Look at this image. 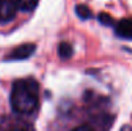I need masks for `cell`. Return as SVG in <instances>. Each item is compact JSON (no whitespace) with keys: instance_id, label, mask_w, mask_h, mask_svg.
Wrapping results in <instances>:
<instances>
[{"instance_id":"obj_1","label":"cell","mask_w":132,"mask_h":131,"mask_svg":"<svg viewBox=\"0 0 132 131\" xmlns=\"http://www.w3.org/2000/svg\"><path fill=\"white\" fill-rule=\"evenodd\" d=\"M40 86L35 79H22L13 84L10 91L12 109L18 114H31L39 107Z\"/></svg>"},{"instance_id":"obj_2","label":"cell","mask_w":132,"mask_h":131,"mask_svg":"<svg viewBox=\"0 0 132 131\" xmlns=\"http://www.w3.org/2000/svg\"><path fill=\"white\" fill-rule=\"evenodd\" d=\"M36 50V45L35 44H23L19 45L17 48H14L8 55H6V60H24L27 58H30Z\"/></svg>"},{"instance_id":"obj_3","label":"cell","mask_w":132,"mask_h":131,"mask_svg":"<svg viewBox=\"0 0 132 131\" xmlns=\"http://www.w3.org/2000/svg\"><path fill=\"white\" fill-rule=\"evenodd\" d=\"M17 8L12 0H0V23H8L15 18Z\"/></svg>"},{"instance_id":"obj_4","label":"cell","mask_w":132,"mask_h":131,"mask_svg":"<svg viewBox=\"0 0 132 131\" xmlns=\"http://www.w3.org/2000/svg\"><path fill=\"white\" fill-rule=\"evenodd\" d=\"M116 35L126 40H132V18H123L116 23Z\"/></svg>"},{"instance_id":"obj_5","label":"cell","mask_w":132,"mask_h":131,"mask_svg":"<svg viewBox=\"0 0 132 131\" xmlns=\"http://www.w3.org/2000/svg\"><path fill=\"white\" fill-rule=\"evenodd\" d=\"M12 3L17 8V10L19 9L23 12H31L37 6L39 0H12Z\"/></svg>"},{"instance_id":"obj_6","label":"cell","mask_w":132,"mask_h":131,"mask_svg":"<svg viewBox=\"0 0 132 131\" xmlns=\"http://www.w3.org/2000/svg\"><path fill=\"white\" fill-rule=\"evenodd\" d=\"M58 54L62 59H69L73 55L72 45H69L68 43H62L58 48Z\"/></svg>"},{"instance_id":"obj_7","label":"cell","mask_w":132,"mask_h":131,"mask_svg":"<svg viewBox=\"0 0 132 131\" xmlns=\"http://www.w3.org/2000/svg\"><path fill=\"white\" fill-rule=\"evenodd\" d=\"M76 14L81 18V19H88L92 17V13L90 10V8H87L86 5L84 4H80L76 6Z\"/></svg>"},{"instance_id":"obj_8","label":"cell","mask_w":132,"mask_h":131,"mask_svg":"<svg viewBox=\"0 0 132 131\" xmlns=\"http://www.w3.org/2000/svg\"><path fill=\"white\" fill-rule=\"evenodd\" d=\"M97 19H99V22L103 23L104 26H113V25H116L113 17L109 16V14H106V13H100L99 17H97Z\"/></svg>"},{"instance_id":"obj_9","label":"cell","mask_w":132,"mask_h":131,"mask_svg":"<svg viewBox=\"0 0 132 131\" xmlns=\"http://www.w3.org/2000/svg\"><path fill=\"white\" fill-rule=\"evenodd\" d=\"M8 131H35L34 127L31 125H21V126H17V127H13Z\"/></svg>"},{"instance_id":"obj_10","label":"cell","mask_w":132,"mask_h":131,"mask_svg":"<svg viewBox=\"0 0 132 131\" xmlns=\"http://www.w3.org/2000/svg\"><path fill=\"white\" fill-rule=\"evenodd\" d=\"M72 131H95V130L91 126H88V125H82V126H78V127L73 129Z\"/></svg>"}]
</instances>
